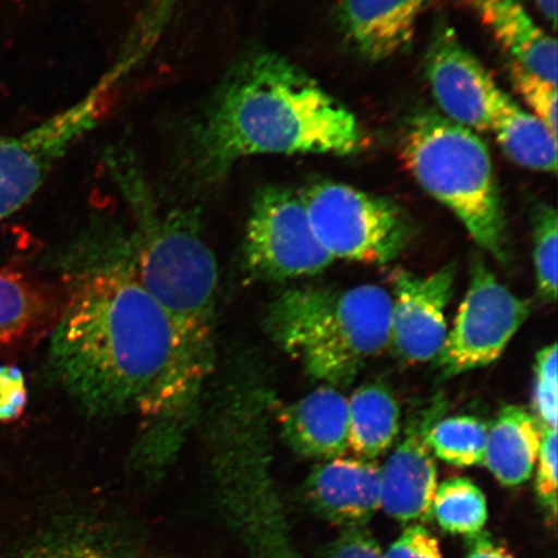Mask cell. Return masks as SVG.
Segmentation results:
<instances>
[{"instance_id": "obj_27", "label": "cell", "mask_w": 558, "mask_h": 558, "mask_svg": "<svg viewBox=\"0 0 558 558\" xmlns=\"http://www.w3.org/2000/svg\"><path fill=\"white\" fill-rule=\"evenodd\" d=\"M384 558H442L438 541L427 527L414 523L392 544H390Z\"/></svg>"}, {"instance_id": "obj_17", "label": "cell", "mask_w": 558, "mask_h": 558, "mask_svg": "<svg viewBox=\"0 0 558 558\" xmlns=\"http://www.w3.org/2000/svg\"><path fill=\"white\" fill-rule=\"evenodd\" d=\"M466 3L515 64L557 86L556 39L535 24L520 0H466Z\"/></svg>"}, {"instance_id": "obj_20", "label": "cell", "mask_w": 558, "mask_h": 558, "mask_svg": "<svg viewBox=\"0 0 558 558\" xmlns=\"http://www.w3.org/2000/svg\"><path fill=\"white\" fill-rule=\"evenodd\" d=\"M490 131L514 163L534 171L556 173L557 136L505 93L494 110Z\"/></svg>"}, {"instance_id": "obj_3", "label": "cell", "mask_w": 558, "mask_h": 558, "mask_svg": "<svg viewBox=\"0 0 558 558\" xmlns=\"http://www.w3.org/2000/svg\"><path fill=\"white\" fill-rule=\"evenodd\" d=\"M134 218L138 250L131 269L169 318L173 343L156 399L142 414L135 451L140 465L157 471L183 444L213 373L218 265L190 214L150 205Z\"/></svg>"}, {"instance_id": "obj_30", "label": "cell", "mask_w": 558, "mask_h": 558, "mask_svg": "<svg viewBox=\"0 0 558 558\" xmlns=\"http://www.w3.org/2000/svg\"><path fill=\"white\" fill-rule=\"evenodd\" d=\"M11 558H111L102 549L86 542L62 541L23 550Z\"/></svg>"}, {"instance_id": "obj_11", "label": "cell", "mask_w": 558, "mask_h": 558, "mask_svg": "<svg viewBox=\"0 0 558 558\" xmlns=\"http://www.w3.org/2000/svg\"><path fill=\"white\" fill-rule=\"evenodd\" d=\"M456 265L428 276L397 270L392 277L389 345L403 361L436 360L448 335L445 312L452 296Z\"/></svg>"}, {"instance_id": "obj_6", "label": "cell", "mask_w": 558, "mask_h": 558, "mask_svg": "<svg viewBox=\"0 0 558 558\" xmlns=\"http://www.w3.org/2000/svg\"><path fill=\"white\" fill-rule=\"evenodd\" d=\"M299 194L314 234L333 260L388 264L413 239L409 216L388 198L335 181H316Z\"/></svg>"}, {"instance_id": "obj_16", "label": "cell", "mask_w": 558, "mask_h": 558, "mask_svg": "<svg viewBox=\"0 0 558 558\" xmlns=\"http://www.w3.org/2000/svg\"><path fill=\"white\" fill-rule=\"evenodd\" d=\"M279 425L286 444L299 456L330 460L348 451V400L338 388L319 387L284 408Z\"/></svg>"}, {"instance_id": "obj_4", "label": "cell", "mask_w": 558, "mask_h": 558, "mask_svg": "<svg viewBox=\"0 0 558 558\" xmlns=\"http://www.w3.org/2000/svg\"><path fill=\"white\" fill-rule=\"evenodd\" d=\"M392 299L378 284L333 289L304 286L269 305L265 331L311 378L348 387L389 347Z\"/></svg>"}, {"instance_id": "obj_23", "label": "cell", "mask_w": 558, "mask_h": 558, "mask_svg": "<svg viewBox=\"0 0 558 558\" xmlns=\"http://www.w3.org/2000/svg\"><path fill=\"white\" fill-rule=\"evenodd\" d=\"M534 267L538 292L546 302H556L558 271V216L556 208L546 204L535 207Z\"/></svg>"}, {"instance_id": "obj_13", "label": "cell", "mask_w": 558, "mask_h": 558, "mask_svg": "<svg viewBox=\"0 0 558 558\" xmlns=\"http://www.w3.org/2000/svg\"><path fill=\"white\" fill-rule=\"evenodd\" d=\"M304 497L333 525L365 527L381 507V466L359 457L325 460L306 480Z\"/></svg>"}, {"instance_id": "obj_7", "label": "cell", "mask_w": 558, "mask_h": 558, "mask_svg": "<svg viewBox=\"0 0 558 558\" xmlns=\"http://www.w3.org/2000/svg\"><path fill=\"white\" fill-rule=\"evenodd\" d=\"M243 259L251 276L268 281L316 276L333 263L313 232L300 194L275 185L262 187L253 199Z\"/></svg>"}, {"instance_id": "obj_31", "label": "cell", "mask_w": 558, "mask_h": 558, "mask_svg": "<svg viewBox=\"0 0 558 558\" xmlns=\"http://www.w3.org/2000/svg\"><path fill=\"white\" fill-rule=\"evenodd\" d=\"M464 558H514L504 543L494 539L486 532L472 536Z\"/></svg>"}, {"instance_id": "obj_29", "label": "cell", "mask_w": 558, "mask_h": 558, "mask_svg": "<svg viewBox=\"0 0 558 558\" xmlns=\"http://www.w3.org/2000/svg\"><path fill=\"white\" fill-rule=\"evenodd\" d=\"M27 390L23 373L12 366H0V422L15 421L24 413Z\"/></svg>"}, {"instance_id": "obj_25", "label": "cell", "mask_w": 558, "mask_h": 558, "mask_svg": "<svg viewBox=\"0 0 558 558\" xmlns=\"http://www.w3.org/2000/svg\"><path fill=\"white\" fill-rule=\"evenodd\" d=\"M515 90L548 130L557 136V86L526 72L512 61L509 66Z\"/></svg>"}, {"instance_id": "obj_5", "label": "cell", "mask_w": 558, "mask_h": 558, "mask_svg": "<svg viewBox=\"0 0 558 558\" xmlns=\"http://www.w3.org/2000/svg\"><path fill=\"white\" fill-rule=\"evenodd\" d=\"M401 156L423 190L457 216L478 246L507 260L505 211L483 138L435 111H423L404 132Z\"/></svg>"}, {"instance_id": "obj_9", "label": "cell", "mask_w": 558, "mask_h": 558, "mask_svg": "<svg viewBox=\"0 0 558 558\" xmlns=\"http://www.w3.org/2000/svg\"><path fill=\"white\" fill-rule=\"evenodd\" d=\"M88 134L87 118L69 107L21 134L0 137V221L23 208Z\"/></svg>"}, {"instance_id": "obj_22", "label": "cell", "mask_w": 558, "mask_h": 558, "mask_svg": "<svg viewBox=\"0 0 558 558\" xmlns=\"http://www.w3.org/2000/svg\"><path fill=\"white\" fill-rule=\"evenodd\" d=\"M488 425L474 416L441 417L432 425L427 441L435 458L453 466L485 462Z\"/></svg>"}, {"instance_id": "obj_1", "label": "cell", "mask_w": 558, "mask_h": 558, "mask_svg": "<svg viewBox=\"0 0 558 558\" xmlns=\"http://www.w3.org/2000/svg\"><path fill=\"white\" fill-rule=\"evenodd\" d=\"M365 145L357 118L294 62L269 51L229 68L184 144V178L215 190L241 159L264 155L349 156Z\"/></svg>"}, {"instance_id": "obj_14", "label": "cell", "mask_w": 558, "mask_h": 558, "mask_svg": "<svg viewBox=\"0 0 558 558\" xmlns=\"http://www.w3.org/2000/svg\"><path fill=\"white\" fill-rule=\"evenodd\" d=\"M427 3L428 0H339L335 23L361 58L378 62L409 46Z\"/></svg>"}, {"instance_id": "obj_28", "label": "cell", "mask_w": 558, "mask_h": 558, "mask_svg": "<svg viewBox=\"0 0 558 558\" xmlns=\"http://www.w3.org/2000/svg\"><path fill=\"white\" fill-rule=\"evenodd\" d=\"M320 558H384L379 543L365 527L343 529Z\"/></svg>"}, {"instance_id": "obj_24", "label": "cell", "mask_w": 558, "mask_h": 558, "mask_svg": "<svg viewBox=\"0 0 558 558\" xmlns=\"http://www.w3.org/2000/svg\"><path fill=\"white\" fill-rule=\"evenodd\" d=\"M557 344L536 354L534 408L543 428L557 429Z\"/></svg>"}, {"instance_id": "obj_18", "label": "cell", "mask_w": 558, "mask_h": 558, "mask_svg": "<svg viewBox=\"0 0 558 558\" xmlns=\"http://www.w3.org/2000/svg\"><path fill=\"white\" fill-rule=\"evenodd\" d=\"M543 435L538 418L520 407H506L488 425L484 464L501 485L513 487L532 477Z\"/></svg>"}, {"instance_id": "obj_2", "label": "cell", "mask_w": 558, "mask_h": 558, "mask_svg": "<svg viewBox=\"0 0 558 558\" xmlns=\"http://www.w3.org/2000/svg\"><path fill=\"white\" fill-rule=\"evenodd\" d=\"M65 290L50 348L62 387L86 414H143L171 361L166 313L128 265L83 271Z\"/></svg>"}, {"instance_id": "obj_15", "label": "cell", "mask_w": 558, "mask_h": 558, "mask_svg": "<svg viewBox=\"0 0 558 558\" xmlns=\"http://www.w3.org/2000/svg\"><path fill=\"white\" fill-rule=\"evenodd\" d=\"M66 290L23 269L0 267V354L15 352L52 331Z\"/></svg>"}, {"instance_id": "obj_10", "label": "cell", "mask_w": 558, "mask_h": 558, "mask_svg": "<svg viewBox=\"0 0 558 558\" xmlns=\"http://www.w3.org/2000/svg\"><path fill=\"white\" fill-rule=\"evenodd\" d=\"M425 73L446 118L472 131H490L501 90L448 24L437 27Z\"/></svg>"}, {"instance_id": "obj_12", "label": "cell", "mask_w": 558, "mask_h": 558, "mask_svg": "<svg viewBox=\"0 0 558 558\" xmlns=\"http://www.w3.org/2000/svg\"><path fill=\"white\" fill-rule=\"evenodd\" d=\"M445 410V401L436 399L411 414L403 438L381 466V507L396 521L423 525L434 518L437 464L427 434Z\"/></svg>"}, {"instance_id": "obj_26", "label": "cell", "mask_w": 558, "mask_h": 558, "mask_svg": "<svg viewBox=\"0 0 558 558\" xmlns=\"http://www.w3.org/2000/svg\"><path fill=\"white\" fill-rule=\"evenodd\" d=\"M557 429L543 428L541 449L536 464V495L546 508L548 518L557 514Z\"/></svg>"}, {"instance_id": "obj_21", "label": "cell", "mask_w": 558, "mask_h": 558, "mask_svg": "<svg viewBox=\"0 0 558 558\" xmlns=\"http://www.w3.org/2000/svg\"><path fill=\"white\" fill-rule=\"evenodd\" d=\"M434 518L445 532L472 538L484 532L488 519L485 494L469 478L446 480L437 486Z\"/></svg>"}, {"instance_id": "obj_8", "label": "cell", "mask_w": 558, "mask_h": 558, "mask_svg": "<svg viewBox=\"0 0 558 558\" xmlns=\"http://www.w3.org/2000/svg\"><path fill=\"white\" fill-rule=\"evenodd\" d=\"M532 312L484 262L472 265L469 291L436 362L445 378L492 365Z\"/></svg>"}, {"instance_id": "obj_19", "label": "cell", "mask_w": 558, "mask_h": 558, "mask_svg": "<svg viewBox=\"0 0 558 558\" xmlns=\"http://www.w3.org/2000/svg\"><path fill=\"white\" fill-rule=\"evenodd\" d=\"M348 413V450L355 457L375 460L392 448L401 430V409L387 386L369 383L355 389Z\"/></svg>"}, {"instance_id": "obj_32", "label": "cell", "mask_w": 558, "mask_h": 558, "mask_svg": "<svg viewBox=\"0 0 558 558\" xmlns=\"http://www.w3.org/2000/svg\"><path fill=\"white\" fill-rule=\"evenodd\" d=\"M535 3L538 5L543 17L546 19L548 23L553 25L554 31H556L557 0H535Z\"/></svg>"}]
</instances>
